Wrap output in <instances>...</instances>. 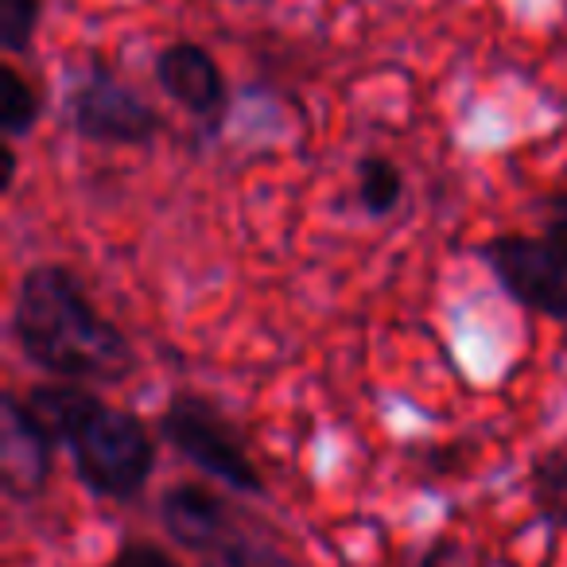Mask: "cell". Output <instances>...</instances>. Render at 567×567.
<instances>
[{
    "mask_svg": "<svg viewBox=\"0 0 567 567\" xmlns=\"http://www.w3.org/2000/svg\"><path fill=\"white\" fill-rule=\"evenodd\" d=\"M59 443L43 420L28 409L24 393H4L0 401V482L12 502H32L48 489Z\"/></svg>",
    "mask_w": 567,
    "mask_h": 567,
    "instance_id": "obj_7",
    "label": "cell"
},
{
    "mask_svg": "<svg viewBox=\"0 0 567 567\" xmlns=\"http://www.w3.org/2000/svg\"><path fill=\"white\" fill-rule=\"evenodd\" d=\"M17 175H20V152H17V144H4V179H0L4 195L17 187Z\"/></svg>",
    "mask_w": 567,
    "mask_h": 567,
    "instance_id": "obj_16",
    "label": "cell"
},
{
    "mask_svg": "<svg viewBox=\"0 0 567 567\" xmlns=\"http://www.w3.org/2000/svg\"><path fill=\"white\" fill-rule=\"evenodd\" d=\"M102 567H183V564L152 540H125Z\"/></svg>",
    "mask_w": 567,
    "mask_h": 567,
    "instance_id": "obj_14",
    "label": "cell"
},
{
    "mask_svg": "<svg viewBox=\"0 0 567 567\" xmlns=\"http://www.w3.org/2000/svg\"><path fill=\"white\" fill-rule=\"evenodd\" d=\"M48 113V86L40 74L24 71L17 59L0 63V133L4 144H20L40 128Z\"/></svg>",
    "mask_w": 567,
    "mask_h": 567,
    "instance_id": "obj_9",
    "label": "cell"
},
{
    "mask_svg": "<svg viewBox=\"0 0 567 567\" xmlns=\"http://www.w3.org/2000/svg\"><path fill=\"white\" fill-rule=\"evenodd\" d=\"M416 567H489V559L478 544H466L458 536H435Z\"/></svg>",
    "mask_w": 567,
    "mask_h": 567,
    "instance_id": "obj_13",
    "label": "cell"
},
{
    "mask_svg": "<svg viewBox=\"0 0 567 567\" xmlns=\"http://www.w3.org/2000/svg\"><path fill=\"white\" fill-rule=\"evenodd\" d=\"M156 435L195 471L241 497H268V482L245 443L241 427L229 420L214 396L175 389L156 416Z\"/></svg>",
    "mask_w": 567,
    "mask_h": 567,
    "instance_id": "obj_3",
    "label": "cell"
},
{
    "mask_svg": "<svg viewBox=\"0 0 567 567\" xmlns=\"http://www.w3.org/2000/svg\"><path fill=\"white\" fill-rule=\"evenodd\" d=\"M59 117L74 141L94 148H152L167 133V117L156 102H148L102 59H86L71 74Z\"/></svg>",
    "mask_w": 567,
    "mask_h": 567,
    "instance_id": "obj_4",
    "label": "cell"
},
{
    "mask_svg": "<svg viewBox=\"0 0 567 567\" xmlns=\"http://www.w3.org/2000/svg\"><path fill=\"white\" fill-rule=\"evenodd\" d=\"M190 556L198 559V567H303L284 548L280 533L268 520L252 517L237 502H229V509L206 528L203 540H195Z\"/></svg>",
    "mask_w": 567,
    "mask_h": 567,
    "instance_id": "obj_8",
    "label": "cell"
},
{
    "mask_svg": "<svg viewBox=\"0 0 567 567\" xmlns=\"http://www.w3.org/2000/svg\"><path fill=\"white\" fill-rule=\"evenodd\" d=\"M152 79L159 94L179 105L187 117H195L206 133H221L234 105V90L210 48H203L198 40L164 43L152 59Z\"/></svg>",
    "mask_w": 567,
    "mask_h": 567,
    "instance_id": "obj_6",
    "label": "cell"
},
{
    "mask_svg": "<svg viewBox=\"0 0 567 567\" xmlns=\"http://www.w3.org/2000/svg\"><path fill=\"white\" fill-rule=\"evenodd\" d=\"M528 502L544 525L567 533V440L544 447L528 463Z\"/></svg>",
    "mask_w": 567,
    "mask_h": 567,
    "instance_id": "obj_11",
    "label": "cell"
},
{
    "mask_svg": "<svg viewBox=\"0 0 567 567\" xmlns=\"http://www.w3.org/2000/svg\"><path fill=\"white\" fill-rule=\"evenodd\" d=\"M404 190H409V179H404V167L396 164L385 152H362L354 164V198L362 206L365 218H389V214L401 210Z\"/></svg>",
    "mask_w": 567,
    "mask_h": 567,
    "instance_id": "obj_10",
    "label": "cell"
},
{
    "mask_svg": "<svg viewBox=\"0 0 567 567\" xmlns=\"http://www.w3.org/2000/svg\"><path fill=\"white\" fill-rule=\"evenodd\" d=\"M9 334L20 358L48 381L125 385L141 370L133 339L105 316L71 265L40 260L12 292Z\"/></svg>",
    "mask_w": 567,
    "mask_h": 567,
    "instance_id": "obj_1",
    "label": "cell"
},
{
    "mask_svg": "<svg viewBox=\"0 0 567 567\" xmlns=\"http://www.w3.org/2000/svg\"><path fill=\"white\" fill-rule=\"evenodd\" d=\"M474 260L528 316L567 323V245L548 234L505 229L474 245Z\"/></svg>",
    "mask_w": 567,
    "mask_h": 567,
    "instance_id": "obj_5",
    "label": "cell"
},
{
    "mask_svg": "<svg viewBox=\"0 0 567 567\" xmlns=\"http://www.w3.org/2000/svg\"><path fill=\"white\" fill-rule=\"evenodd\" d=\"M218 4H249V0H218Z\"/></svg>",
    "mask_w": 567,
    "mask_h": 567,
    "instance_id": "obj_17",
    "label": "cell"
},
{
    "mask_svg": "<svg viewBox=\"0 0 567 567\" xmlns=\"http://www.w3.org/2000/svg\"><path fill=\"white\" fill-rule=\"evenodd\" d=\"M48 17V0H0V51L4 59L35 55L40 28Z\"/></svg>",
    "mask_w": 567,
    "mask_h": 567,
    "instance_id": "obj_12",
    "label": "cell"
},
{
    "mask_svg": "<svg viewBox=\"0 0 567 567\" xmlns=\"http://www.w3.org/2000/svg\"><path fill=\"white\" fill-rule=\"evenodd\" d=\"M533 210H536V229L567 245V190L556 187L548 195H540Z\"/></svg>",
    "mask_w": 567,
    "mask_h": 567,
    "instance_id": "obj_15",
    "label": "cell"
},
{
    "mask_svg": "<svg viewBox=\"0 0 567 567\" xmlns=\"http://www.w3.org/2000/svg\"><path fill=\"white\" fill-rule=\"evenodd\" d=\"M51 440L71 455L74 478L102 502H136L156 471V435L133 409L110 404L94 385L40 381L24 393Z\"/></svg>",
    "mask_w": 567,
    "mask_h": 567,
    "instance_id": "obj_2",
    "label": "cell"
}]
</instances>
